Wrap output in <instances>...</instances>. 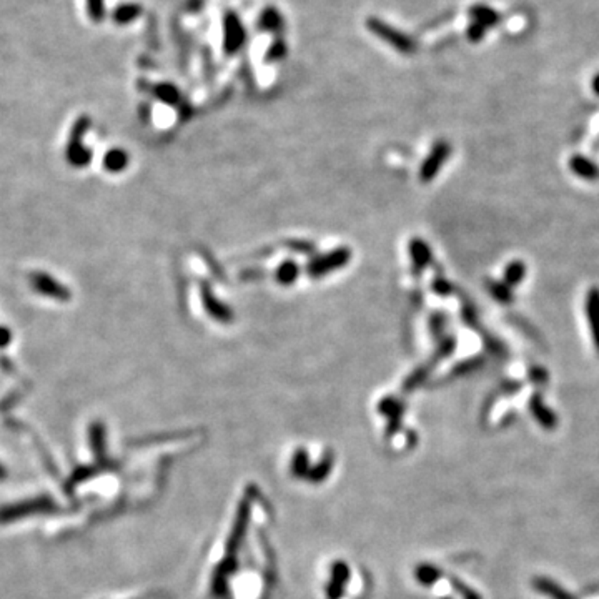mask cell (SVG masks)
I'll use <instances>...</instances> for the list:
<instances>
[{
	"label": "cell",
	"mask_w": 599,
	"mask_h": 599,
	"mask_svg": "<svg viewBox=\"0 0 599 599\" xmlns=\"http://www.w3.org/2000/svg\"><path fill=\"white\" fill-rule=\"evenodd\" d=\"M257 491H245L231 519L230 530L223 537V549L212 563L210 598L212 599H265L270 586V561L261 559L245 568V559L252 553L250 543L257 526L260 500Z\"/></svg>",
	"instance_id": "6da1fadb"
},
{
	"label": "cell",
	"mask_w": 599,
	"mask_h": 599,
	"mask_svg": "<svg viewBox=\"0 0 599 599\" xmlns=\"http://www.w3.org/2000/svg\"><path fill=\"white\" fill-rule=\"evenodd\" d=\"M363 578L345 561H333L328 568L325 581L326 599H358L363 594V584L352 586Z\"/></svg>",
	"instance_id": "7a4b0ae2"
},
{
	"label": "cell",
	"mask_w": 599,
	"mask_h": 599,
	"mask_svg": "<svg viewBox=\"0 0 599 599\" xmlns=\"http://www.w3.org/2000/svg\"><path fill=\"white\" fill-rule=\"evenodd\" d=\"M89 117H80V119L75 122V125H73L72 132H70L67 148H65V157H67V161L72 167L82 168L90 164L92 152L84 145V137L87 130H89Z\"/></svg>",
	"instance_id": "3957f363"
},
{
	"label": "cell",
	"mask_w": 599,
	"mask_h": 599,
	"mask_svg": "<svg viewBox=\"0 0 599 599\" xmlns=\"http://www.w3.org/2000/svg\"><path fill=\"white\" fill-rule=\"evenodd\" d=\"M30 287L34 288L38 295L47 296V298L57 300V301H68L70 300V290L59 280L52 277V275L45 272H34L29 278Z\"/></svg>",
	"instance_id": "277c9868"
},
{
	"label": "cell",
	"mask_w": 599,
	"mask_h": 599,
	"mask_svg": "<svg viewBox=\"0 0 599 599\" xmlns=\"http://www.w3.org/2000/svg\"><path fill=\"white\" fill-rule=\"evenodd\" d=\"M54 506L55 505H52V501L45 496L34 498V500H29V501H22L19 505L6 506V508L0 510V523L15 521V519L24 518V516H29V514H35V513H45V511L54 510Z\"/></svg>",
	"instance_id": "5b68a950"
},
{
	"label": "cell",
	"mask_w": 599,
	"mask_h": 599,
	"mask_svg": "<svg viewBox=\"0 0 599 599\" xmlns=\"http://www.w3.org/2000/svg\"><path fill=\"white\" fill-rule=\"evenodd\" d=\"M127 164H129V157L122 148H113L103 155V167L108 172H120L127 167Z\"/></svg>",
	"instance_id": "8992f818"
},
{
	"label": "cell",
	"mask_w": 599,
	"mask_h": 599,
	"mask_svg": "<svg viewBox=\"0 0 599 599\" xmlns=\"http://www.w3.org/2000/svg\"><path fill=\"white\" fill-rule=\"evenodd\" d=\"M90 445L94 448V453L99 458H102L105 454V426L100 421L90 425Z\"/></svg>",
	"instance_id": "52a82bcc"
},
{
	"label": "cell",
	"mask_w": 599,
	"mask_h": 599,
	"mask_svg": "<svg viewBox=\"0 0 599 599\" xmlns=\"http://www.w3.org/2000/svg\"><path fill=\"white\" fill-rule=\"evenodd\" d=\"M473 19L476 20L475 24H479V25H483L484 29L486 27H491V25H495L498 20H500V15L496 14L495 10H491V8H488V7H475L473 8Z\"/></svg>",
	"instance_id": "ba28073f"
},
{
	"label": "cell",
	"mask_w": 599,
	"mask_h": 599,
	"mask_svg": "<svg viewBox=\"0 0 599 599\" xmlns=\"http://www.w3.org/2000/svg\"><path fill=\"white\" fill-rule=\"evenodd\" d=\"M594 301L591 303V317H593V325H594V335H596L598 343H599V300L598 296H593Z\"/></svg>",
	"instance_id": "9c48e42d"
},
{
	"label": "cell",
	"mask_w": 599,
	"mask_h": 599,
	"mask_svg": "<svg viewBox=\"0 0 599 599\" xmlns=\"http://www.w3.org/2000/svg\"><path fill=\"white\" fill-rule=\"evenodd\" d=\"M10 342H12L10 330L6 326H0V348H6Z\"/></svg>",
	"instance_id": "30bf717a"
},
{
	"label": "cell",
	"mask_w": 599,
	"mask_h": 599,
	"mask_svg": "<svg viewBox=\"0 0 599 599\" xmlns=\"http://www.w3.org/2000/svg\"><path fill=\"white\" fill-rule=\"evenodd\" d=\"M90 3L94 6V14L95 17H100V7H102V0H90Z\"/></svg>",
	"instance_id": "8fae6325"
},
{
	"label": "cell",
	"mask_w": 599,
	"mask_h": 599,
	"mask_svg": "<svg viewBox=\"0 0 599 599\" xmlns=\"http://www.w3.org/2000/svg\"><path fill=\"white\" fill-rule=\"evenodd\" d=\"M593 90L596 92V95H599V73L593 78Z\"/></svg>",
	"instance_id": "7c38bea8"
},
{
	"label": "cell",
	"mask_w": 599,
	"mask_h": 599,
	"mask_svg": "<svg viewBox=\"0 0 599 599\" xmlns=\"http://www.w3.org/2000/svg\"><path fill=\"white\" fill-rule=\"evenodd\" d=\"M6 475H7V473H6V470H3V468H2V466H0V479H3V478H6Z\"/></svg>",
	"instance_id": "4fadbf2b"
}]
</instances>
